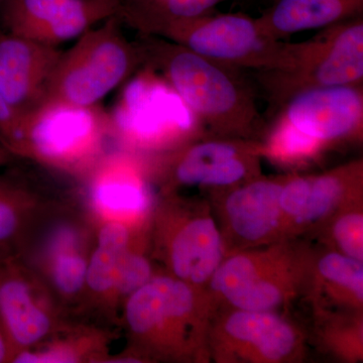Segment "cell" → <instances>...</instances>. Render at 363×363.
<instances>
[{"instance_id": "obj_8", "label": "cell", "mask_w": 363, "mask_h": 363, "mask_svg": "<svg viewBox=\"0 0 363 363\" xmlns=\"http://www.w3.org/2000/svg\"><path fill=\"white\" fill-rule=\"evenodd\" d=\"M63 51L0 28V95L23 118L47 99Z\"/></svg>"}, {"instance_id": "obj_11", "label": "cell", "mask_w": 363, "mask_h": 363, "mask_svg": "<svg viewBox=\"0 0 363 363\" xmlns=\"http://www.w3.org/2000/svg\"><path fill=\"white\" fill-rule=\"evenodd\" d=\"M0 321L6 344L21 347L37 343L51 328L50 318L35 304L28 285L4 264L0 266Z\"/></svg>"}, {"instance_id": "obj_9", "label": "cell", "mask_w": 363, "mask_h": 363, "mask_svg": "<svg viewBox=\"0 0 363 363\" xmlns=\"http://www.w3.org/2000/svg\"><path fill=\"white\" fill-rule=\"evenodd\" d=\"M362 16L363 0H272L255 21L267 38L284 40Z\"/></svg>"}, {"instance_id": "obj_28", "label": "cell", "mask_w": 363, "mask_h": 363, "mask_svg": "<svg viewBox=\"0 0 363 363\" xmlns=\"http://www.w3.org/2000/svg\"><path fill=\"white\" fill-rule=\"evenodd\" d=\"M11 156H13V155L0 143V167L11 161Z\"/></svg>"}, {"instance_id": "obj_3", "label": "cell", "mask_w": 363, "mask_h": 363, "mask_svg": "<svg viewBox=\"0 0 363 363\" xmlns=\"http://www.w3.org/2000/svg\"><path fill=\"white\" fill-rule=\"evenodd\" d=\"M294 63L285 71L252 72L272 117L303 91L363 84V16L321 30L312 39L293 43Z\"/></svg>"}, {"instance_id": "obj_23", "label": "cell", "mask_w": 363, "mask_h": 363, "mask_svg": "<svg viewBox=\"0 0 363 363\" xmlns=\"http://www.w3.org/2000/svg\"><path fill=\"white\" fill-rule=\"evenodd\" d=\"M52 276L62 293L73 295L78 293L86 283L87 262L80 255L63 253L57 257Z\"/></svg>"}, {"instance_id": "obj_22", "label": "cell", "mask_w": 363, "mask_h": 363, "mask_svg": "<svg viewBox=\"0 0 363 363\" xmlns=\"http://www.w3.org/2000/svg\"><path fill=\"white\" fill-rule=\"evenodd\" d=\"M320 272L325 278L346 286L354 292L360 301L363 297V269L362 262L342 255H327L319 264Z\"/></svg>"}, {"instance_id": "obj_2", "label": "cell", "mask_w": 363, "mask_h": 363, "mask_svg": "<svg viewBox=\"0 0 363 363\" xmlns=\"http://www.w3.org/2000/svg\"><path fill=\"white\" fill-rule=\"evenodd\" d=\"M116 14L93 26L63 52L45 101L77 106L100 104L142 68V50L121 30Z\"/></svg>"}, {"instance_id": "obj_24", "label": "cell", "mask_w": 363, "mask_h": 363, "mask_svg": "<svg viewBox=\"0 0 363 363\" xmlns=\"http://www.w3.org/2000/svg\"><path fill=\"white\" fill-rule=\"evenodd\" d=\"M150 267L149 262L140 255L125 253L118 269H117L116 284L119 292L128 295L149 281Z\"/></svg>"}, {"instance_id": "obj_26", "label": "cell", "mask_w": 363, "mask_h": 363, "mask_svg": "<svg viewBox=\"0 0 363 363\" xmlns=\"http://www.w3.org/2000/svg\"><path fill=\"white\" fill-rule=\"evenodd\" d=\"M21 123L23 118L0 95V143L13 155L20 145Z\"/></svg>"}, {"instance_id": "obj_30", "label": "cell", "mask_w": 363, "mask_h": 363, "mask_svg": "<svg viewBox=\"0 0 363 363\" xmlns=\"http://www.w3.org/2000/svg\"><path fill=\"white\" fill-rule=\"evenodd\" d=\"M6 0H0V13H1L2 7H4V4H6Z\"/></svg>"}, {"instance_id": "obj_17", "label": "cell", "mask_w": 363, "mask_h": 363, "mask_svg": "<svg viewBox=\"0 0 363 363\" xmlns=\"http://www.w3.org/2000/svg\"><path fill=\"white\" fill-rule=\"evenodd\" d=\"M226 330L233 337L257 346L269 359L286 357L295 343L290 327L264 312L236 313L227 321Z\"/></svg>"}, {"instance_id": "obj_25", "label": "cell", "mask_w": 363, "mask_h": 363, "mask_svg": "<svg viewBox=\"0 0 363 363\" xmlns=\"http://www.w3.org/2000/svg\"><path fill=\"white\" fill-rule=\"evenodd\" d=\"M363 219L362 215L344 216L334 228L336 240L341 248L352 259L362 262Z\"/></svg>"}, {"instance_id": "obj_31", "label": "cell", "mask_w": 363, "mask_h": 363, "mask_svg": "<svg viewBox=\"0 0 363 363\" xmlns=\"http://www.w3.org/2000/svg\"><path fill=\"white\" fill-rule=\"evenodd\" d=\"M111 1L116 2L117 6H118V0H111Z\"/></svg>"}, {"instance_id": "obj_18", "label": "cell", "mask_w": 363, "mask_h": 363, "mask_svg": "<svg viewBox=\"0 0 363 363\" xmlns=\"http://www.w3.org/2000/svg\"><path fill=\"white\" fill-rule=\"evenodd\" d=\"M128 240L130 234L123 224L111 222L104 226L98 236L96 250L87 264L86 283L91 290L104 293L113 288Z\"/></svg>"}, {"instance_id": "obj_4", "label": "cell", "mask_w": 363, "mask_h": 363, "mask_svg": "<svg viewBox=\"0 0 363 363\" xmlns=\"http://www.w3.org/2000/svg\"><path fill=\"white\" fill-rule=\"evenodd\" d=\"M160 37L243 71H285L294 62L292 43L269 39L245 13L205 14L174 23Z\"/></svg>"}, {"instance_id": "obj_27", "label": "cell", "mask_w": 363, "mask_h": 363, "mask_svg": "<svg viewBox=\"0 0 363 363\" xmlns=\"http://www.w3.org/2000/svg\"><path fill=\"white\" fill-rule=\"evenodd\" d=\"M14 362H73L75 358L67 351H48L44 353L21 352L13 358Z\"/></svg>"}, {"instance_id": "obj_21", "label": "cell", "mask_w": 363, "mask_h": 363, "mask_svg": "<svg viewBox=\"0 0 363 363\" xmlns=\"http://www.w3.org/2000/svg\"><path fill=\"white\" fill-rule=\"evenodd\" d=\"M171 0H118L117 16L140 35H155L160 16Z\"/></svg>"}, {"instance_id": "obj_14", "label": "cell", "mask_w": 363, "mask_h": 363, "mask_svg": "<svg viewBox=\"0 0 363 363\" xmlns=\"http://www.w3.org/2000/svg\"><path fill=\"white\" fill-rule=\"evenodd\" d=\"M281 189L274 182H253L229 196L227 212L236 233L250 240L267 235L278 223Z\"/></svg>"}, {"instance_id": "obj_12", "label": "cell", "mask_w": 363, "mask_h": 363, "mask_svg": "<svg viewBox=\"0 0 363 363\" xmlns=\"http://www.w3.org/2000/svg\"><path fill=\"white\" fill-rule=\"evenodd\" d=\"M192 304V293L185 284L169 278L152 279L131 294L126 319L131 330L145 334L168 318L187 314Z\"/></svg>"}, {"instance_id": "obj_16", "label": "cell", "mask_w": 363, "mask_h": 363, "mask_svg": "<svg viewBox=\"0 0 363 363\" xmlns=\"http://www.w3.org/2000/svg\"><path fill=\"white\" fill-rule=\"evenodd\" d=\"M212 286L234 306L250 312H264L281 302L278 289L257 279L255 266L245 257H233L214 274Z\"/></svg>"}, {"instance_id": "obj_10", "label": "cell", "mask_w": 363, "mask_h": 363, "mask_svg": "<svg viewBox=\"0 0 363 363\" xmlns=\"http://www.w3.org/2000/svg\"><path fill=\"white\" fill-rule=\"evenodd\" d=\"M242 147L230 140H207L188 147L173 166L174 178L184 185L227 186L247 175Z\"/></svg>"}, {"instance_id": "obj_29", "label": "cell", "mask_w": 363, "mask_h": 363, "mask_svg": "<svg viewBox=\"0 0 363 363\" xmlns=\"http://www.w3.org/2000/svg\"><path fill=\"white\" fill-rule=\"evenodd\" d=\"M9 350L6 340H4V336L0 335V362H6V359L9 358Z\"/></svg>"}, {"instance_id": "obj_19", "label": "cell", "mask_w": 363, "mask_h": 363, "mask_svg": "<svg viewBox=\"0 0 363 363\" xmlns=\"http://www.w3.org/2000/svg\"><path fill=\"white\" fill-rule=\"evenodd\" d=\"M93 196L99 206L111 211H140L147 204L143 189L116 168L105 169L98 178Z\"/></svg>"}, {"instance_id": "obj_6", "label": "cell", "mask_w": 363, "mask_h": 363, "mask_svg": "<svg viewBox=\"0 0 363 363\" xmlns=\"http://www.w3.org/2000/svg\"><path fill=\"white\" fill-rule=\"evenodd\" d=\"M111 0H6L0 28L50 47L76 40L93 26L117 14Z\"/></svg>"}, {"instance_id": "obj_1", "label": "cell", "mask_w": 363, "mask_h": 363, "mask_svg": "<svg viewBox=\"0 0 363 363\" xmlns=\"http://www.w3.org/2000/svg\"><path fill=\"white\" fill-rule=\"evenodd\" d=\"M143 65L159 76L198 121L221 135L247 136L264 126L255 89L243 70L200 56L183 45L140 35Z\"/></svg>"}, {"instance_id": "obj_5", "label": "cell", "mask_w": 363, "mask_h": 363, "mask_svg": "<svg viewBox=\"0 0 363 363\" xmlns=\"http://www.w3.org/2000/svg\"><path fill=\"white\" fill-rule=\"evenodd\" d=\"M107 135H111V116L100 104L45 101L23 117L16 155L70 167L92 157Z\"/></svg>"}, {"instance_id": "obj_20", "label": "cell", "mask_w": 363, "mask_h": 363, "mask_svg": "<svg viewBox=\"0 0 363 363\" xmlns=\"http://www.w3.org/2000/svg\"><path fill=\"white\" fill-rule=\"evenodd\" d=\"M23 198L21 190L0 179V266L23 225Z\"/></svg>"}, {"instance_id": "obj_15", "label": "cell", "mask_w": 363, "mask_h": 363, "mask_svg": "<svg viewBox=\"0 0 363 363\" xmlns=\"http://www.w3.org/2000/svg\"><path fill=\"white\" fill-rule=\"evenodd\" d=\"M352 172L351 169L289 182L281 189V208L298 221L316 220L337 204L346 183L353 176Z\"/></svg>"}, {"instance_id": "obj_13", "label": "cell", "mask_w": 363, "mask_h": 363, "mask_svg": "<svg viewBox=\"0 0 363 363\" xmlns=\"http://www.w3.org/2000/svg\"><path fill=\"white\" fill-rule=\"evenodd\" d=\"M221 259V240L211 219L191 222L182 229L172 247V264L179 278L194 283L206 281Z\"/></svg>"}, {"instance_id": "obj_7", "label": "cell", "mask_w": 363, "mask_h": 363, "mask_svg": "<svg viewBox=\"0 0 363 363\" xmlns=\"http://www.w3.org/2000/svg\"><path fill=\"white\" fill-rule=\"evenodd\" d=\"M272 117L318 145L362 133L363 84L303 91Z\"/></svg>"}]
</instances>
